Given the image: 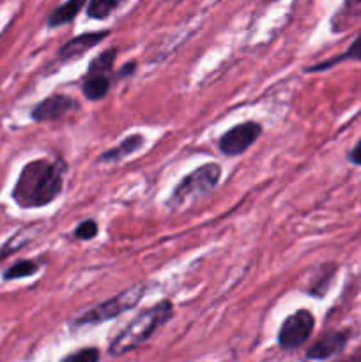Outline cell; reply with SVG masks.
I'll return each mask as SVG.
<instances>
[{
  "label": "cell",
  "instance_id": "obj_1",
  "mask_svg": "<svg viewBox=\"0 0 361 362\" xmlns=\"http://www.w3.org/2000/svg\"><path fill=\"white\" fill-rule=\"evenodd\" d=\"M62 163L35 159L23 166L13 189V200L21 209H39L52 204L64 186Z\"/></svg>",
  "mask_w": 361,
  "mask_h": 362
},
{
  "label": "cell",
  "instance_id": "obj_2",
  "mask_svg": "<svg viewBox=\"0 0 361 362\" xmlns=\"http://www.w3.org/2000/svg\"><path fill=\"white\" fill-rule=\"evenodd\" d=\"M172 315L173 306L170 300H161L156 306L144 310L137 318L131 320V324L124 331H120L113 338V341L110 343L108 352L113 357H120L124 354L131 352L133 349L140 346L142 343L147 341L159 327H163L172 318Z\"/></svg>",
  "mask_w": 361,
  "mask_h": 362
},
{
  "label": "cell",
  "instance_id": "obj_3",
  "mask_svg": "<svg viewBox=\"0 0 361 362\" xmlns=\"http://www.w3.org/2000/svg\"><path fill=\"white\" fill-rule=\"evenodd\" d=\"M219 177H222V168L216 163H209V165H202L190 175L184 177L173 189L172 197L168 200V207L172 211L183 209L191 205L193 202L200 200L202 197L211 193L218 184Z\"/></svg>",
  "mask_w": 361,
  "mask_h": 362
},
{
  "label": "cell",
  "instance_id": "obj_4",
  "mask_svg": "<svg viewBox=\"0 0 361 362\" xmlns=\"http://www.w3.org/2000/svg\"><path fill=\"white\" fill-rule=\"evenodd\" d=\"M144 293H145L144 283L130 286V288L122 290V292L117 293V296L112 297V299L105 300V303L98 304V306L91 308L88 311L81 313L80 317H76V320H74V325H94V324H101V322L110 320V318L119 317V315L133 310V308L140 303Z\"/></svg>",
  "mask_w": 361,
  "mask_h": 362
},
{
  "label": "cell",
  "instance_id": "obj_5",
  "mask_svg": "<svg viewBox=\"0 0 361 362\" xmlns=\"http://www.w3.org/2000/svg\"><path fill=\"white\" fill-rule=\"evenodd\" d=\"M314 315L306 310H299L289 318H285L278 334V343L283 350L299 349L314 332Z\"/></svg>",
  "mask_w": 361,
  "mask_h": 362
},
{
  "label": "cell",
  "instance_id": "obj_6",
  "mask_svg": "<svg viewBox=\"0 0 361 362\" xmlns=\"http://www.w3.org/2000/svg\"><path fill=\"white\" fill-rule=\"evenodd\" d=\"M262 127L257 122H243L227 131L219 140V151L225 156H239L257 141Z\"/></svg>",
  "mask_w": 361,
  "mask_h": 362
},
{
  "label": "cell",
  "instance_id": "obj_7",
  "mask_svg": "<svg viewBox=\"0 0 361 362\" xmlns=\"http://www.w3.org/2000/svg\"><path fill=\"white\" fill-rule=\"evenodd\" d=\"M78 105L74 99L67 98L62 94H53L50 98L42 99L34 110H32V119L35 122H52V120H60L76 110Z\"/></svg>",
  "mask_w": 361,
  "mask_h": 362
},
{
  "label": "cell",
  "instance_id": "obj_8",
  "mask_svg": "<svg viewBox=\"0 0 361 362\" xmlns=\"http://www.w3.org/2000/svg\"><path fill=\"white\" fill-rule=\"evenodd\" d=\"M106 35H108V32H91V34L73 37L69 42H66V45L59 49V57L62 60L76 59V57L84 55L85 52L94 48L96 45H99Z\"/></svg>",
  "mask_w": 361,
  "mask_h": 362
},
{
  "label": "cell",
  "instance_id": "obj_9",
  "mask_svg": "<svg viewBox=\"0 0 361 362\" xmlns=\"http://www.w3.org/2000/svg\"><path fill=\"white\" fill-rule=\"evenodd\" d=\"M347 341V336L343 332H331V334H326L319 339L317 343L311 345V349L308 350V357L310 359H328V357L335 356L336 352L343 349Z\"/></svg>",
  "mask_w": 361,
  "mask_h": 362
},
{
  "label": "cell",
  "instance_id": "obj_10",
  "mask_svg": "<svg viewBox=\"0 0 361 362\" xmlns=\"http://www.w3.org/2000/svg\"><path fill=\"white\" fill-rule=\"evenodd\" d=\"M110 80L106 74L88 73L84 81V94L88 101H99L108 94Z\"/></svg>",
  "mask_w": 361,
  "mask_h": 362
},
{
  "label": "cell",
  "instance_id": "obj_11",
  "mask_svg": "<svg viewBox=\"0 0 361 362\" xmlns=\"http://www.w3.org/2000/svg\"><path fill=\"white\" fill-rule=\"evenodd\" d=\"M142 144H144V136L142 134H131V136L124 138V141H120L117 147L110 148V151H106L105 154L101 156V158L98 159L99 163L103 161H119V159H122L124 156H130L131 152H134L137 148L142 147Z\"/></svg>",
  "mask_w": 361,
  "mask_h": 362
},
{
  "label": "cell",
  "instance_id": "obj_12",
  "mask_svg": "<svg viewBox=\"0 0 361 362\" xmlns=\"http://www.w3.org/2000/svg\"><path fill=\"white\" fill-rule=\"evenodd\" d=\"M85 2H87V0H67V2H64L62 6L57 7L52 13V16L48 18V25L50 27H59V25L71 21L78 13H80Z\"/></svg>",
  "mask_w": 361,
  "mask_h": 362
},
{
  "label": "cell",
  "instance_id": "obj_13",
  "mask_svg": "<svg viewBox=\"0 0 361 362\" xmlns=\"http://www.w3.org/2000/svg\"><path fill=\"white\" fill-rule=\"evenodd\" d=\"M343 60H360V62H361V34L357 35L356 41H354L353 45L349 46V49H347V52L343 53V55L335 57V59L328 60V62L317 64V66H314V67H306V73H314V71L329 69V67H331V66L343 62Z\"/></svg>",
  "mask_w": 361,
  "mask_h": 362
},
{
  "label": "cell",
  "instance_id": "obj_14",
  "mask_svg": "<svg viewBox=\"0 0 361 362\" xmlns=\"http://www.w3.org/2000/svg\"><path fill=\"white\" fill-rule=\"evenodd\" d=\"M120 0H91L87 6V14L96 20H105L119 6Z\"/></svg>",
  "mask_w": 361,
  "mask_h": 362
},
{
  "label": "cell",
  "instance_id": "obj_15",
  "mask_svg": "<svg viewBox=\"0 0 361 362\" xmlns=\"http://www.w3.org/2000/svg\"><path fill=\"white\" fill-rule=\"evenodd\" d=\"M38 271H39V265L35 264V262L21 260L4 272V279H6V281H11V279L28 278V276H34Z\"/></svg>",
  "mask_w": 361,
  "mask_h": 362
},
{
  "label": "cell",
  "instance_id": "obj_16",
  "mask_svg": "<svg viewBox=\"0 0 361 362\" xmlns=\"http://www.w3.org/2000/svg\"><path fill=\"white\" fill-rule=\"evenodd\" d=\"M115 49H106L103 52L101 55L96 57L94 60L88 66V73H101V74H108L112 71L113 62H115Z\"/></svg>",
  "mask_w": 361,
  "mask_h": 362
},
{
  "label": "cell",
  "instance_id": "obj_17",
  "mask_svg": "<svg viewBox=\"0 0 361 362\" xmlns=\"http://www.w3.org/2000/svg\"><path fill=\"white\" fill-rule=\"evenodd\" d=\"M60 362H99V352H98V349L78 350V352L64 357Z\"/></svg>",
  "mask_w": 361,
  "mask_h": 362
},
{
  "label": "cell",
  "instance_id": "obj_18",
  "mask_svg": "<svg viewBox=\"0 0 361 362\" xmlns=\"http://www.w3.org/2000/svg\"><path fill=\"white\" fill-rule=\"evenodd\" d=\"M98 235V223L92 221V219H87V221L80 223L74 230V237L81 240H91Z\"/></svg>",
  "mask_w": 361,
  "mask_h": 362
},
{
  "label": "cell",
  "instance_id": "obj_19",
  "mask_svg": "<svg viewBox=\"0 0 361 362\" xmlns=\"http://www.w3.org/2000/svg\"><path fill=\"white\" fill-rule=\"evenodd\" d=\"M343 14L349 20H361V0H345Z\"/></svg>",
  "mask_w": 361,
  "mask_h": 362
},
{
  "label": "cell",
  "instance_id": "obj_20",
  "mask_svg": "<svg viewBox=\"0 0 361 362\" xmlns=\"http://www.w3.org/2000/svg\"><path fill=\"white\" fill-rule=\"evenodd\" d=\"M350 161H353L354 165L361 166V140H360V144L353 148V152H350Z\"/></svg>",
  "mask_w": 361,
  "mask_h": 362
},
{
  "label": "cell",
  "instance_id": "obj_21",
  "mask_svg": "<svg viewBox=\"0 0 361 362\" xmlns=\"http://www.w3.org/2000/svg\"><path fill=\"white\" fill-rule=\"evenodd\" d=\"M338 362H361V357H347V359H342Z\"/></svg>",
  "mask_w": 361,
  "mask_h": 362
}]
</instances>
